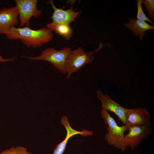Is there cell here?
Masks as SVG:
<instances>
[{"mask_svg": "<svg viewBox=\"0 0 154 154\" xmlns=\"http://www.w3.org/2000/svg\"><path fill=\"white\" fill-rule=\"evenodd\" d=\"M46 3L50 5L53 10L51 19L52 22L54 23L69 25L81 13L80 11H75L73 6L66 10L58 8L55 6L52 0Z\"/></svg>", "mask_w": 154, "mask_h": 154, "instance_id": "8", "label": "cell"}, {"mask_svg": "<svg viewBox=\"0 0 154 154\" xmlns=\"http://www.w3.org/2000/svg\"><path fill=\"white\" fill-rule=\"evenodd\" d=\"M124 26L134 34L135 37L138 36L141 40L145 35V32L153 29L154 26L151 25L145 21L137 19L129 18V22L124 24Z\"/></svg>", "mask_w": 154, "mask_h": 154, "instance_id": "12", "label": "cell"}, {"mask_svg": "<svg viewBox=\"0 0 154 154\" xmlns=\"http://www.w3.org/2000/svg\"><path fill=\"white\" fill-rule=\"evenodd\" d=\"M71 50V48L67 46L59 50L53 47H48L41 51L40 56L35 57H30L29 58L33 60L49 62L60 72L66 74L65 62L67 57Z\"/></svg>", "mask_w": 154, "mask_h": 154, "instance_id": "4", "label": "cell"}, {"mask_svg": "<svg viewBox=\"0 0 154 154\" xmlns=\"http://www.w3.org/2000/svg\"><path fill=\"white\" fill-rule=\"evenodd\" d=\"M15 1L21 27L25 26L28 27L30 24V20L32 17L38 18L42 13V10L37 8V0H15Z\"/></svg>", "mask_w": 154, "mask_h": 154, "instance_id": "5", "label": "cell"}, {"mask_svg": "<svg viewBox=\"0 0 154 154\" xmlns=\"http://www.w3.org/2000/svg\"><path fill=\"white\" fill-rule=\"evenodd\" d=\"M101 114L104 122L108 125L106 130L108 132L104 135L105 140L109 144L123 151L127 147L125 143L124 134L127 130L126 126H119L108 111L102 108Z\"/></svg>", "mask_w": 154, "mask_h": 154, "instance_id": "2", "label": "cell"}, {"mask_svg": "<svg viewBox=\"0 0 154 154\" xmlns=\"http://www.w3.org/2000/svg\"><path fill=\"white\" fill-rule=\"evenodd\" d=\"M62 125L64 126L67 131V134L64 139L58 144L54 148L52 154H63L65 150L67 143L69 139L73 136L80 134L84 136H88L89 131L87 130H82L78 131L73 129L70 126L67 117H62L60 120Z\"/></svg>", "mask_w": 154, "mask_h": 154, "instance_id": "11", "label": "cell"}, {"mask_svg": "<svg viewBox=\"0 0 154 154\" xmlns=\"http://www.w3.org/2000/svg\"><path fill=\"white\" fill-rule=\"evenodd\" d=\"M0 154H32V153L28 152L26 148L17 146L3 151Z\"/></svg>", "mask_w": 154, "mask_h": 154, "instance_id": "15", "label": "cell"}, {"mask_svg": "<svg viewBox=\"0 0 154 154\" xmlns=\"http://www.w3.org/2000/svg\"><path fill=\"white\" fill-rule=\"evenodd\" d=\"M10 40L21 39L27 47L36 48L50 42L52 38V31L46 27L34 30L28 27H11L5 35Z\"/></svg>", "mask_w": 154, "mask_h": 154, "instance_id": "1", "label": "cell"}, {"mask_svg": "<svg viewBox=\"0 0 154 154\" xmlns=\"http://www.w3.org/2000/svg\"><path fill=\"white\" fill-rule=\"evenodd\" d=\"M143 3L147 9V13L149 17L154 19V0H142Z\"/></svg>", "mask_w": 154, "mask_h": 154, "instance_id": "16", "label": "cell"}, {"mask_svg": "<svg viewBox=\"0 0 154 154\" xmlns=\"http://www.w3.org/2000/svg\"><path fill=\"white\" fill-rule=\"evenodd\" d=\"M98 98L102 103V108L106 111L114 113L123 123L125 124L126 116L124 108L118 102L113 100L107 94H104L101 90L96 91Z\"/></svg>", "mask_w": 154, "mask_h": 154, "instance_id": "10", "label": "cell"}, {"mask_svg": "<svg viewBox=\"0 0 154 154\" xmlns=\"http://www.w3.org/2000/svg\"><path fill=\"white\" fill-rule=\"evenodd\" d=\"M19 13L16 6L0 10V34L6 35L10 28L17 25Z\"/></svg>", "mask_w": 154, "mask_h": 154, "instance_id": "9", "label": "cell"}, {"mask_svg": "<svg viewBox=\"0 0 154 154\" xmlns=\"http://www.w3.org/2000/svg\"><path fill=\"white\" fill-rule=\"evenodd\" d=\"M46 27L62 36L67 40H69L72 35V31L69 25L52 22L47 24Z\"/></svg>", "mask_w": 154, "mask_h": 154, "instance_id": "13", "label": "cell"}, {"mask_svg": "<svg viewBox=\"0 0 154 154\" xmlns=\"http://www.w3.org/2000/svg\"><path fill=\"white\" fill-rule=\"evenodd\" d=\"M127 131L128 133L124 135L125 144L126 147L129 146L133 149L151 133V130L149 125L131 127Z\"/></svg>", "mask_w": 154, "mask_h": 154, "instance_id": "7", "label": "cell"}, {"mask_svg": "<svg viewBox=\"0 0 154 154\" xmlns=\"http://www.w3.org/2000/svg\"><path fill=\"white\" fill-rule=\"evenodd\" d=\"M124 110L126 116V121L124 125L126 127V131L131 127L150 125V114L145 108L127 109L124 108Z\"/></svg>", "mask_w": 154, "mask_h": 154, "instance_id": "6", "label": "cell"}, {"mask_svg": "<svg viewBox=\"0 0 154 154\" xmlns=\"http://www.w3.org/2000/svg\"><path fill=\"white\" fill-rule=\"evenodd\" d=\"M103 46L102 43L101 42L98 48L92 51H86L81 47L71 50L65 62L67 78L68 79L72 74L78 72L86 65L92 62L94 59V54L100 50Z\"/></svg>", "mask_w": 154, "mask_h": 154, "instance_id": "3", "label": "cell"}, {"mask_svg": "<svg viewBox=\"0 0 154 154\" xmlns=\"http://www.w3.org/2000/svg\"><path fill=\"white\" fill-rule=\"evenodd\" d=\"M142 0H137V19L144 21L148 22L152 24L154 23L151 21L144 13L142 6Z\"/></svg>", "mask_w": 154, "mask_h": 154, "instance_id": "14", "label": "cell"}]
</instances>
